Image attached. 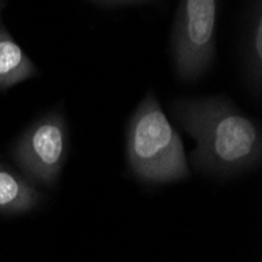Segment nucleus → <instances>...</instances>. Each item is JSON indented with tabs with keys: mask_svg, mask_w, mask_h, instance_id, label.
<instances>
[{
	"mask_svg": "<svg viewBox=\"0 0 262 262\" xmlns=\"http://www.w3.org/2000/svg\"><path fill=\"white\" fill-rule=\"evenodd\" d=\"M104 7H121V5H145V4H154L157 0H94Z\"/></svg>",
	"mask_w": 262,
	"mask_h": 262,
	"instance_id": "obj_8",
	"label": "nucleus"
},
{
	"mask_svg": "<svg viewBox=\"0 0 262 262\" xmlns=\"http://www.w3.org/2000/svg\"><path fill=\"white\" fill-rule=\"evenodd\" d=\"M69 146V129L60 108L33 121L11 148L17 166L32 181L54 185L63 170Z\"/></svg>",
	"mask_w": 262,
	"mask_h": 262,
	"instance_id": "obj_4",
	"label": "nucleus"
},
{
	"mask_svg": "<svg viewBox=\"0 0 262 262\" xmlns=\"http://www.w3.org/2000/svg\"><path fill=\"white\" fill-rule=\"evenodd\" d=\"M38 74V68L22 51L10 32L0 26V91L19 85Z\"/></svg>",
	"mask_w": 262,
	"mask_h": 262,
	"instance_id": "obj_6",
	"label": "nucleus"
},
{
	"mask_svg": "<svg viewBox=\"0 0 262 262\" xmlns=\"http://www.w3.org/2000/svg\"><path fill=\"white\" fill-rule=\"evenodd\" d=\"M42 201L36 187L16 171L0 165V212L24 213Z\"/></svg>",
	"mask_w": 262,
	"mask_h": 262,
	"instance_id": "obj_7",
	"label": "nucleus"
},
{
	"mask_svg": "<svg viewBox=\"0 0 262 262\" xmlns=\"http://www.w3.org/2000/svg\"><path fill=\"white\" fill-rule=\"evenodd\" d=\"M174 120L196 140L192 154L195 170L217 176H235L257 168L262 159V132L225 96L179 99Z\"/></svg>",
	"mask_w": 262,
	"mask_h": 262,
	"instance_id": "obj_1",
	"label": "nucleus"
},
{
	"mask_svg": "<svg viewBox=\"0 0 262 262\" xmlns=\"http://www.w3.org/2000/svg\"><path fill=\"white\" fill-rule=\"evenodd\" d=\"M242 76L254 96L262 91V0H248L242 36Z\"/></svg>",
	"mask_w": 262,
	"mask_h": 262,
	"instance_id": "obj_5",
	"label": "nucleus"
},
{
	"mask_svg": "<svg viewBox=\"0 0 262 262\" xmlns=\"http://www.w3.org/2000/svg\"><path fill=\"white\" fill-rule=\"evenodd\" d=\"M219 0H179L171 30L176 76L184 83L200 80L215 61Z\"/></svg>",
	"mask_w": 262,
	"mask_h": 262,
	"instance_id": "obj_3",
	"label": "nucleus"
},
{
	"mask_svg": "<svg viewBox=\"0 0 262 262\" xmlns=\"http://www.w3.org/2000/svg\"><path fill=\"white\" fill-rule=\"evenodd\" d=\"M0 26H2V24H0Z\"/></svg>",
	"mask_w": 262,
	"mask_h": 262,
	"instance_id": "obj_9",
	"label": "nucleus"
},
{
	"mask_svg": "<svg viewBox=\"0 0 262 262\" xmlns=\"http://www.w3.org/2000/svg\"><path fill=\"white\" fill-rule=\"evenodd\" d=\"M126 156L134 176L148 184L174 182L190 173L181 135L165 116L154 91L129 118Z\"/></svg>",
	"mask_w": 262,
	"mask_h": 262,
	"instance_id": "obj_2",
	"label": "nucleus"
}]
</instances>
